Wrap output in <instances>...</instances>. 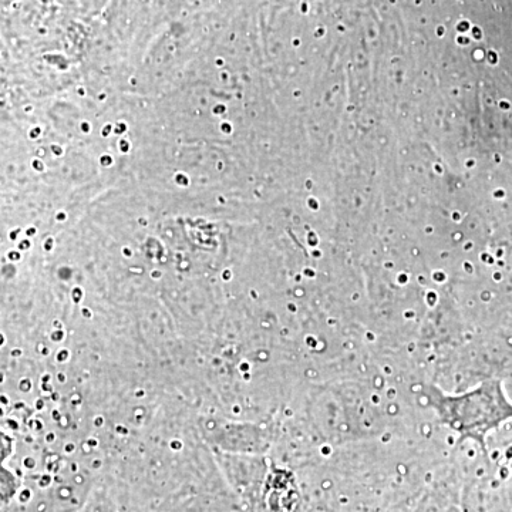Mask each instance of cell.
<instances>
[{"label": "cell", "instance_id": "6da1fadb", "mask_svg": "<svg viewBox=\"0 0 512 512\" xmlns=\"http://www.w3.org/2000/svg\"><path fill=\"white\" fill-rule=\"evenodd\" d=\"M443 420L466 436L484 437L488 431L512 417V404L498 382L484 383L474 392L460 397L437 399Z\"/></svg>", "mask_w": 512, "mask_h": 512}]
</instances>
